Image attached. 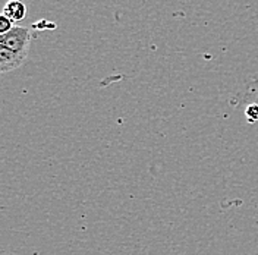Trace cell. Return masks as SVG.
<instances>
[{
    "instance_id": "obj_1",
    "label": "cell",
    "mask_w": 258,
    "mask_h": 255,
    "mask_svg": "<svg viewBox=\"0 0 258 255\" xmlns=\"http://www.w3.org/2000/svg\"><path fill=\"white\" fill-rule=\"evenodd\" d=\"M31 38L32 35L30 28L15 25L9 32L0 35V47L18 51V53H28Z\"/></svg>"
},
{
    "instance_id": "obj_2",
    "label": "cell",
    "mask_w": 258,
    "mask_h": 255,
    "mask_svg": "<svg viewBox=\"0 0 258 255\" xmlns=\"http://www.w3.org/2000/svg\"><path fill=\"white\" fill-rule=\"evenodd\" d=\"M28 53H18L5 47H0V72L6 74L15 71L19 66L25 63Z\"/></svg>"
},
{
    "instance_id": "obj_3",
    "label": "cell",
    "mask_w": 258,
    "mask_h": 255,
    "mask_svg": "<svg viewBox=\"0 0 258 255\" xmlns=\"http://www.w3.org/2000/svg\"><path fill=\"white\" fill-rule=\"evenodd\" d=\"M3 15L11 18L14 22L22 21L27 15V6L21 0H9L3 8Z\"/></svg>"
},
{
    "instance_id": "obj_4",
    "label": "cell",
    "mask_w": 258,
    "mask_h": 255,
    "mask_svg": "<svg viewBox=\"0 0 258 255\" xmlns=\"http://www.w3.org/2000/svg\"><path fill=\"white\" fill-rule=\"evenodd\" d=\"M14 27H15L14 25V21L11 18H8V16H5L2 14V16H0V35L9 32Z\"/></svg>"
},
{
    "instance_id": "obj_5",
    "label": "cell",
    "mask_w": 258,
    "mask_h": 255,
    "mask_svg": "<svg viewBox=\"0 0 258 255\" xmlns=\"http://www.w3.org/2000/svg\"><path fill=\"white\" fill-rule=\"evenodd\" d=\"M245 116H246V119H248L251 123L257 122L258 120V104L257 103H252V104H249V106L246 107V110H245Z\"/></svg>"
}]
</instances>
